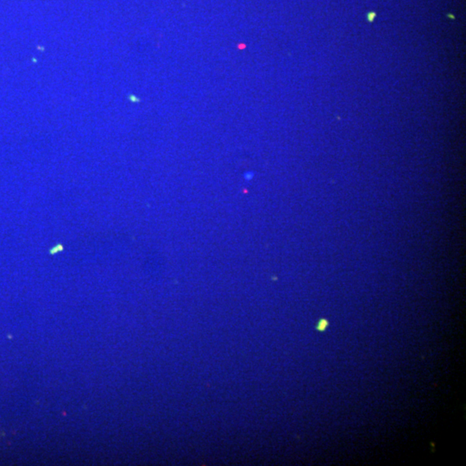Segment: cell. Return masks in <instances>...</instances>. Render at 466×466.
<instances>
[{"mask_svg": "<svg viewBox=\"0 0 466 466\" xmlns=\"http://www.w3.org/2000/svg\"><path fill=\"white\" fill-rule=\"evenodd\" d=\"M327 325H328V323H327V321H326V320H321V321H320V323H319V325H318V327H317L318 330L319 331L325 330V329L327 328Z\"/></svg>", "mask_w": 466, "mask_h": 466, "instance_id": "1", "label": "cell"}]
</instances>
